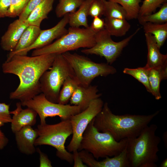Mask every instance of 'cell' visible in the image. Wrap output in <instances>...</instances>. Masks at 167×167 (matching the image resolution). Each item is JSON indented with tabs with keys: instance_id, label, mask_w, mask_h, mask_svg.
Masks as SVG:
<instances>
[{
	"instance_id": "cell-1",
	"label": "cell",
	"mask_w": 167,
	"mask_h": 167,
	"mask_svg": "<svg viewBox=\"0 0 167 167\" xmlns=\"http://www.w3.org/2000/svg\"><path fill=\"white\" fill-rule=\"evenodd\" d=\"M56 54L31 57L15 54L6 60L2 65L3 72L17 75L20 81L17 88L10 93V98L22 102L41 93L40 79L51 67Z\"/></svg>"
},
{
	"instance_id": "cell-2",
	"label": "cell",
	"mask_w": 167,
	"mask_h": 167,
	"mask_svg": "<svg viewBox=\"0 0 167 167\" xmlns=\"http://www.w3.org/2000/svg\"><path fill=\"white\" fill-rule=\"evenodd\" d=\"M159 113L157 111L148 115H115L105 102L101 111L94 118L93 125L98 131L108 133L118 141L138 136Z\"/></svg>"
},
{
	"instance_id": "cell-3",
	"label": "cell",
	"mask_w": 167,
	"mask_h": 167,
	"mask_svg": "<svg viewBox=\"0 0 167 167\" xmlns=\"http://www.w3.org/2000/svg\"><path fill=\"white\" fill-rule=\"evenodd\" d=\"M157 126H146L137 137L128 139L126 148L130 167H156L161 139L156 135Z\"/></svg>"
},
{
	"instance_id": "cell-4",
	"label": "cell",
	"mask_w": 167,
	"mask_h": 167,
	"mask_svg": "<svg viewBox=\"0 0 167 167\" xmlns=\"http://www.w3.org/2000/svg\"><path fill=\"white\" fill-rule=\"evenodd\" d=\"M94 118L83 134L78 151H87L97 160L119 154L126 148L128 139L117 141L108 133L98 131L93 125Z\"/></svg>"
},
{
	"instance_id": "cell-5",
	"label": "cell",
	"mask_w": 167,
	"mask_h": 167,
	"mask_svg": "<svg viewBox=\"0 0 167 167\" xmlns=\"http://www.w3.org/2000/svg\"><path fill=\"white\" fill-rule=\"evenodd\" d=\"M96 33L90 26L85 28L70 27L66 34L53 43L34 49L31 56L62 54L81 48H90L95 44Z\"/></svg>"
},
{
	"instance_id": "cell-6",
	"label": "cell",
	"mask_w": 167,
	"mask_h": 167,
	"mask_svg": "<svg viewBox=\"0 0 167 167\" xmlns=\"http://www.w3.org/2000/svg\"><path fill=\"white\" fill-rule=\"evenodd\" d=\"M36 129L38 136L35 141V146L41 145L52 146L57 150L56 155L58 157L72 164L73 154L66 150L65 146L67 139L73 133L69 119L54 124H40Z\"/></svg>"
},
{
	"instance_id": "cell-7",
	"label": "cell",
	"mask_w": 167,
	"mask_h": 167,
	"mask_svg": "<svg viewBox=\"0 0 167 167\" xmlns=\"http://www.w3.org/2000/svg\"><path fill=\"white\" fill-rule=\"evenodd\" d=\"M49 70L40 79L41 92L49 101L58 103L60 91L65 80L68 77L75 75L62 54L56 55Z\"/></svg>"
},
{
	"instance_id": "cell-8",
	"label": "cell",
	"mask_w": 167,
	"mask_h": 167,
	"mask_svg": "<svg viewBox=\"0 0 167 167\" xmlns=\"http://www.w3.org/2000/svg\"><path fill=\"white\" fill-rule=\"evenodd\" d=\"M73 69L80 84L87 86L99 76H106L117 72L114 67L108 63H98L84 56L67 52L62 54Z\"/></svg>"
},
{
	"instance_id": "cell-9",
	"label": "cell",
	"mask_w": 167,
	"mask_h": 167,
	"mask_svg": "<svg viewBox=\"0 0 167 167\" xmlns=\"http://www.w3.org/2000/svg\"><path fill=\"white\" fill-rule=\"evenodd\" d=\"M21 103L22 106L31 108L37 113L40 118V124L41 125L46 123L45 119L48 117L58 116L61 120H64L81 112V108L78 106L51 102L42 93Z\"/></svg>"
},
{
	"instance_id": "cell-10",
	"label": "cell",
	"mask_w": 167,
	"mask_h": 167,
	"mask_svg": "<svg viewBox=\"0 0 167 167\" xmlns=\"http://www.w3.org/2000/svg\"><path fill=\"white\" fill-rule=\"evenodd\" d=\"M139 29V28H138L128 37L120 41L115 42L112 40L111 36L104 28L96 33L94 46L82 49L81 52L86 54H95L104 57L107 63L112 64Z\"/></svg>"
},
{
	"instance_id": "cell-11",
	"label": "cell",
	"mask_w": 167,
	"mask_h": 167,
	"mask_svg": "<svg viewBox=\"0 0 167 167\" xmlns=\"http://www.w3.org/2000/svg\"><path fill=\"white\" fill-rule=\"evenodd\" d=\"M104 104L102 99L98 98L93 100L85 110L70 117L73 133L71 139L67 147L68 152L79 150L84 131L89 123L101 111Z\"/></svg>"
},
{
	"instance_id": "cell-12",
	"label": "cell",
	"mask_w": 167,
	"mask_h": 167,
	"mask_svg": "<svg viewBox=\"0 0 167 167\" xmlns=\"http://www.w3.org/2000/svg\"><path fill=\"white\" fill-rule=\"evenodd\" d=\"M69 14L63 18L53 27L46 30H41L34 42L28 48L19 51L11 56L7 58L8 60L15 54L27 55L28 52L32 49L41 48L51 43L56 39H58L66 34L68 30L66 27L68 24Z\"/></svg>"
},
{
	"instance_id": "cell-13",
	"label": "cell",
	"mask_w": 167,
	"mask_h": 167,
	"mask_svg": "<svg viewBox=\"0 0 167 167\" xmlns=\"http://www.w3.org/2000/svg\"><path fill=\"white\" fill-rule=\"evenodd\" d=\"M79 154L83 162L89 167H130L126 147L118 155L112 157H105L100 161L96 160L91 154L85 150L80 151Z\"/></svg>"
},
{
	"instance_id": "cell-14",
	"label": "cell",
	"mask_w": 167,
	"mask_h": 167,
	"mask_svg": "<svg viewBox=\"0 0 167 167\" xmlns=\"http://www.w3.org/2000/svg\"><path fill=\"white\" fill-rule=\"evenodd\" d=\"M22 106L20 102H17L16 109L10 111L11 114L13 115L11 122V128L14 134L25 126H32L36 123L37 113L29 107L23 109Z\"/></svg>"
},
{
	"instance_id": "cell-15",
	"label": "cell",
	"mask_w": 167,
	"mask_h": 167,
	"mask_svg": "<svg viewBox=\"0 0 167 167\" xmlns=\"http://www.w3.org/2000/svg\"><path fill=\"white\" fill-rule=\"evenodd\" d=\"M28 26L25 21L19 19L11 23L1 38L0 45L2 49L9 52L13 50L24 31Z\"/></svg>"
},
{
	"instance_id": "cell-16",
	"label": "cell",
	"mask_w": 167,
	"mask_h": 167,
	"mask_svg": "<svg viewBox=\"0 0 167 167\" xmlns=\"http://www.w3.org/2000/svg\"><path fill=\"white\" fill-rule=\"evenodd\" d=\"M99 90L96 85L91 84L87 86L79 85L71 96L70 102V105L79 106L81 112L86 109L94 100L101 96L98 93Z\"/></svg>"
},
{
	"instance_id": "cell-17",
	"label": "cell",
	"mask_w": 167,
	"mask_h": 167,
	"mask_svg": "<svg viewBox=\"0 0 167 167\" xmlns=\"http://www.w3.org/2000/svg\"><path fill=\"white\" fill-rule=\"evenodd\" d=\"M17 147L22 153L31 155L36 151L35 141L38 136L36 129L27 126L21 128L15 133Z\"/></svg>"
},
{
	"instance_id": "cell-18",
	"label": "cell",
	"mask_w": 167,
	"mask_h": 167,
	"mask_svg": "<svg viewBox=\"0 0 167 167\" xmlns=\"http://www.w3.org/2000/svg\"><path fill=\"white\" fill-rule=\"evenodd\" d=\"M148 48L147 62L144 67L149 69L167 66V55L161 54L152 35L145 33Z\"/></svg>"
},
{
	"instance_id": "cell-19",
	"label": "cell",
	"mask_w": 167,
	"mask_h": 167,
	"mask_svg": "<svg viewBox=\"0 0 167 167\" xmlns=\"http://www.w3.org/2000/svg\"><path fill=\"white\" fill-rule=\"evenodd\" d=\"M54 0H44L30 13L25 21L28 25L40 27L42 21L47 18L53 9Z\"/></svg>"
},
{
	"instance_id": "cell-20",
	"label": "cell",
	"mask_w": 167,
	"mask_h": 167,
	"mask_svg": "<svg viewBox=\"0 0 167 167\" xmlns=\"http://www.w3.org/2000/svg\"><path fill=\"white\" fill-rule=\"evenodd\" d=\"M149 84L151 93L155 99L159 100L161 98L160 91L161 81L167 78V66L148 69Z\"/></svg>"
},
{
	"instance_id": "cell-21",
	"label": "cell",
	"mask_w": 167,
	"mask_h": 167,
	"mask_svg": "<svg viewBox=\"0 0 167 167\" xmlns=\"http://www.w3.org/2000/svg\"><path fill=\"white\" fill-rule=\"evenodd\" d=\"M41 30L39 27L34 25L28 26L23 33L15 48L9 52L7 58L32 45L37 39Z\"/></svg>"
},
{
	"instance_id": "cell-22",
	"label": "cell",
	"mask_w": 167,
	"mask_h": 167,
	"mask_svg": "<svg viewBox=\"0 0 167 167\" xmlns=\"http://www.w3.org/2000/svg\"><path fill=\"white\" fill-rule=\"evenodd\" d=\"M92 0H84L77 11L69 14V24L70 27H79L81 26L87 28L88 10Z\"/></svg>"
},
{
	"instance_id": "cell-23",
	"label": "cell",
	"mask_w": 167,
	"mask_h": 167,
	"mask_svg": "<svg viewBox=\"0 0 167 167\" xmlns=\"http://www.w3.org/2000/svg\"><path fill=\"white\" fill-rule=\"evenodd\" d=\"M105 28L109 34L116 36L125 35L131 28L126 19L105 17Z\"/></svg>"
},
{
	"instance_id": "cell-24",
	"label": "cell",
	"mask_w": 167,
	"mask_h": 167,
	"mask_svg": "<svg viewBox=\"0 0 167 167\" xmlns=\"http://www.w3.org/2000/svg\"><path fill=\"white\" fill-rule=\"evenodd\" d=\"M142 25L145 33L152 35L160 49L167 38V22L160 24L148 22Z\"/></svg>"
},
{
	"instance_id": "cell-25",
	"label": "cell",
	"mask_w": 167,
	"mask_h": 167,
	"mask_svg": "<svg viewBox=\"0 0 167 167\" xmlns=\"http://www.w3.org/2000/svg\"><path fill=\"white\" fill-rule=\"evenodd\" d=\"M80 84L75 75L68 77L61 89L58 103L63 105L67 104L75 89Z\"/></svg>"
},
{
	"instance_id": "cell-26",
	"label": "cell",
	"mask_w": 167,
	"mask_h": 167,
	"mask_svg": "<svg viewBox=\"0 0 167 167\" xmlns=\"http://www.w3.org/2000/svg\"><path fill=\"white\" fill-rule=\"evenodd\" d=\"M84 0H59L55 10L58 17H63L66 14L75 12Z\"/></svg>"
},
{
	"instance_id": "cell-27",
	"label": "cell",
	"mask_w": 167,
	"mask_h": 167,
	"mask_svg": "<svg viewBox=\"0 0 167 167\" xmlns=\"http://www.w3.org/2000/svg\"><path fill=\"white\" fill-rule=\"evenodd\" d=\"M139 23L142 25L146 22L163 24L167 22V3H164L156 12L138 16L137 18Z\"/></svg>"
},
{
	"instance_id": "cell-28",
	"label": "cell",
	"mask_w": 167,
	"mask_h": 167,
	"mask_svg": "<svg viewBox=\"0 0 167 167\" xmlns=\"http://www.w3.org/2000/svg\"><path fill=\"white\" fill-rule=\"evenodd\" d=\"M121 5L126 13V20L137 19L139 13L142 0H107Z\"/></svg>"
},
{
	"instance_id": "cell-29",
	"label": "cell",
	"mask_w": 167,
	"mask_h": 167,
	"mask_svg": "<svg viewBox=\"0 0 167 167\" xmlns=\"http://www.w3.org/2000/svg\"><path fill=\"white\" fill-rule=\"evenodd\" d=\"M105 17L126 19V13L123 8L119 4L112 1L104 0Z\"/></svg>"
},
{
	"instance_id": "cell-30",
	"label": "cell",
	"mask_w": 167,
	"mask_h": 167,
	"mask_svg": "<svg viewBox=\"0 0 167 167\" xmlns=\"http://www.w3.org/2000/svg\"><path fill=\"white\" fill-rule=\"evenodd\" d=\"M123 72L134 77L143 84L147 91L151 93L148 76V70L144 66L136 68L131 69L126 68L124 69Z\"/></svg>"
},
{
	"instance_id": "cell-31",
	"label": "cell",
	"mask_w": 167,
	"mask_h": 167,
	"mask_svg": "<svg viewBox=\"0 0 167 167\" xmlns=\"http://www.w3.org/2000/svg\"><path fill=\"white\" fill-rule=\"evenodd\" d=\"M166 1L167 0H144L140 7L138 16L152 14Z\"/></svg>"
},
{
	"instance_id": "cell-32",
	"label": "cell",
	"mask_w": 167,
	"mask_h": 167,
	"mask_svg": "<svg viewBox=\"0 0 167 167\" xmlns=\"http://www.w3.org/2000/svg\"><path fill=\"white\" fill-rule=\"evenodd\" d=\"M30 0H11L10 5L6 17L19 16L24 9Z\"/></svg>"
},
{
	"instance_id": "cell-33",
	"label": "cell",
	"mask_w": 167,
	"mask_h": 167,
	"mask_svg": "<svg viewBox=\"0 0 167 167\" xmlns=\"http://www.w3.org/2000/svg\"><path fill=\"white\" fill-rule=\"evenodd\" d=\"M105 11L104 0H92L88 10V15L92 18L101 17L103 15Z\"/></svg>"
},
{
	"instance_id": "cell-34",
	"label": "cell",
	"mask_w": 167,
	"mask_h": 167,
	"mask_svg": "<svg viewBox=\"0 0 167 167\" xmlns=\"http://www.w3.org/2000/svg\"><path fill=\"white\" fill-rule=\"evenodd\" d=\"M44 0H30L26 7L19 16V19L25 21L31 12Z\"/></svg>"
},
{
	"instance_id": "cell-35",
	"label": "cell",
	"mask_w": 167,
	"mask_h": 167,
	"mask_svg": "<svg viewBox=\"0 0 167 167\" xmlns=\"http://www.w3.org/2000/svg\"><path fill=\"white\" fill-rule=\"evenodd\" d=\"M9 105L5 103H0V122L4 124L11 122Z\"/></svg>"
},
{
	"instance_id": "cell-36",
	"label": "cell",
	"mask_w": 167,
	"mask_h": 167,
	"mask_svg": "<svg viewBox=\"0 0 167 167\" xmlns=\"http://www.w3.org/2000/svg\"><path fill=\"white\" fill-rule=\"evenodd\" d=\"M93 18L90 26L95 32H98L105 28L104 19L99 17H95Z\"/></svg>"
},
{
	"instance_id": "cell-37",
	"label": "cell",
	"mask_w": 167,
	"mask_h": 167,
	"mask_svg": "<svg viewBox=\"0 0 167 167\" xmlns=\"http://www.w3.org/2000/svg\"><path fill=\"white\" fill-rule=\"evenodd\" d=\"M36 151H37L39 155V167H52L51 162L46 154L41 152L39 148H38L36 150Z\"/></svg>"
},
{
	"instance_id": "cell-38",
	"label": "cell",
	"mask_w": 167,
	"mask_h": 167,
	"mask_svg": "<svg viewBox=\"0 0 167 167\" xmlns=\"http://www.w3.org/2000/svg\"><path fill=\"white\" fill-rule=\"evenodd\" d=\"M11 0H0V18L6 17Z\"/></svg>"
},
{
	"instance_id": "cell-39",
	"label": "cell",
	"mask_w": 167,
	"mask_h": 167,
	"mask_svg": "<svg viewBox=\"0 0 167 167\" xmlns=\"http://www.w3.org/2000/svg\"><path fill=\"white\" fill-rule=\"evenodd\" d=\"M74 167H86L87 165L84 164L79 156L78 150H76L73 152Z\"/></svg>"
},
{
	"instance_id": "cell-40",
	"label": "cell",
	"mask_w": 167,
	"mask_h": 167,
	"mask_svg": "<svg viewBox=\"0 0 167 167\" xmlns=\"http://www.w3.org/2000/svg\"><path fill=\"white\" fill-rule=\"evenodd\" d=\"M4 124V123L0 122V150L4 148L9 142L8 139L0 129V127Z\"/></svg>"
},
{
	"instance_id": "cell-41",
	"label": "cell",
	"mask_w": 167,
	"mask_h": 167,
	"mask_svg": "<svg viewBox=\"0 0 167 167\" xmlns=\"http://www.w3.org/2000/svg\"><path fill=\"white\" fill-rule=\"evenodd\" d=\"M167 131L165 132L164 134H163V141H164V142L165 143V146L167 147Z\"/></svg>"
},
{
	"instance_id": "cell-42",
	"label": "cell",
	"mask_w": 167,
	"mask_h": 167,
	"mask_svg": "<svg viewBox=\"0 0 167 167\" xmlns=\"http://www.w3.org/2000/svg\"><path fill=\"white\" fill-rule=\"evenodd\" d=\"M159 167H167V158L164 159L161 164Z\"/></svg>"
}]
</instances>
